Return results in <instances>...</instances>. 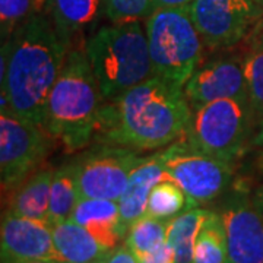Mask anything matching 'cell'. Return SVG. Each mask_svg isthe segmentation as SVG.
I'll return each mask as SVG.
<instances>
[{
  "label": "cell",
  "instance_id": "6da1fadb",
  "mask_svg": "<svg viewBox=\"0 0 263 263\" xmlns=\"http://www.w3.org/2000/svg\"><path fill=\"white\" fill-rule=\"evenodd\" d=\"M69 51L70 44L47 15L38 12L19 25L2 44V110L43 126L48 94Z\"/></svg>",
  "mask_w": 263,
  "mask_h": 263
},
{
  "label": "cell",
  "instance_id": "7a4b0ae2",
  "mask_svg": "<svg viewBox=\"0 0 263 263\" xmlns=\"http://www.w3.org/2000/svg\"><path fill=\"white\" fill-rule=\"evenodd\" d=\"M190 117L183 88L152 76L104 104L95 139L135 151L167 148L184 138Z\"/></svg>",
  "mask_w": 263,
  "mask_h": 263
},
{
  "label": "cell",
  "instance_id": "3957f363",
  "mask_svg": "<svg viewBox=\"0 0 263 263\" xmlns=\"http://www.w3.org/2000/svg\"><path fill=\"white\" fill-rule=\"evenodd\" d=\"M103 100L85 50L72 48L48 94L43 127L66 151L84 149L95 138Z\"/></svg>",
  "mask_w": 263,
  "mask_h": 263
},
{
  "label": "cell",
  "instance_id": "277c9868",
  "mask_svg": "<svg viewBox=\"0 0 263 263\" xmlns=\"http://www.w3.org/2000/svg\"><path fill=\"white\" fill-rule=\"evenodd\" d=\"M85 53L107 101L154 76L141 21L101 27L86 41Z\"/></svg>",
  "mask_w": 263,
  "mask_h": 263
},
{
  "label": "cell",
  "instance_id": "5b68a950",
  "mask_svg": "<svg viewBox=\"0 0 263 263\" xmlns=\"http://www.w3.org/2000/svg\"><path fill=\"white\" fill-rule=\"evenodd\" d=\"M154 76L184 88L202 60L203 40L189 6L157 8L145 19Z\"/></svg>",
  "mask_w": 263,
  "mask_h": 263
},
{
  "label": "cell",
  "instance_id": "8992f818",
  "mask_svg": "<svg viewBox=\"0 0 263 263\" xmlns=\"http://www.w3.org/2000/svg\"><path fill=\"white\" fill-rule=\"evenodd\" d=\"M253 120L249 101L216 100L192 110L183 139L203 154L233 162L245 149Z\"/></svg>",
  "mask_w": 263,
  "mask_h": 263
},
{
  "label": "cell",
  "instance_id": "52a82bcc",
  "mask_svg": "<svg viewBox=\"0 0 263 263\" xmlns=\"http://www.w3.org/2000/svg\"><path fill=\"white\" fill-rule=\"evenodd\" d=\"M168 180L183 189L190 208L221 196L233 177L231 162L219 160L180 139L161 151Z\"/></svg>",
  "mask_w": 263,
  "mask_h": 263
},
{
  "label": "cell",
  "instance_id": "ba28073f",
  "mask_svg": "<svg viewBox=\"0 0 263 263\" xmlns=\"http://www.w3.org/2000/svg\"><path fill=\"white\" fill-rule=\"evenodd\" d=\"M53 138L38 123L0 110V179L3 190L28 179L48 155Z\"/></svg>",
  "mask_w": 263,
  "mask_h": 263
},
{
  "label": "cell",
  "instance_id": "9c48e42d",
  "mask_svg": "<svg viewBox=\"0 0 263 263\" xmlns=\"http://www.w3.org/2000/svg\"><path fill=\"white\" fill-rule=\"evenodd\" d=\"M189 12L203 44L212 48L235 46L263 16L256 0H193Z\"/></svg>",
  "mask_w": 263,
  "mask_h": 263
},
{
  "label": "cell",
  "instance_id": "30bf717a",
  "mask_svg": "<svg viewBox=\"0 0 263 263\" xmlns=\"http://www.w3.org/2000/svg\"><path fill=\"white\" fill-rule=\"evenodd\" d=\"M141 158L135 149L101 143L75 161L81 197L119 200Z\"/></svg>",
  "mask_w": 263,
  "mask_h": 263
},
{
  "label": "cell",
  "instance_id": "8fae6325",
  "mask_svg": "<svg viewBox=\"0 0 263 263\" xmlns=\"http://www.w3.org/2000/svg\"><path fill=\"white\" fill-rule=\"evenodd\" d=\"M183 91L192 110L222 98H237L250 103L243 57H219L199 66Z\"/></svg>",
  "mask_w": 263,
  "mask_h": 263
},
{
  "label": "cell",
  "instance_id": "7c38bea8",
  "mask_svg": "<svg viewBox=\"0 0 263 263\" xmlns=\"http://www.w3.org/2000/svg\"><path fill=\"white\" fill-rule=\"evenodd\" d=\"M227 233V263H263V206L234 197L221 212Z\"/></svg>",
  "mask_w": 263,
  "mask_h": 263
},
{
  "label": "cell",
  "instance_id": "4fadbf2b",
  "mask_svg": "<svg viewBox=\"0 0 263 263\" xmlns=\"http://www.w3.org/2000/svg\"><path fill=\"white\" fill-rule=\"evenodd\" d=\"M2 263L56 259L53 230L48 222L5 212L2 218Z\"/></svg>",
  "mask_w": 263,
  "mask_h": 263
},
{
  "label": "cell",
  "instance_id": "5bb4252c",
  "mask_svg": "<svg viewBox=\"0 0 263 263\" xmlns=\"http://www.w3.org/2000/svg\"><path fill=\"white\" fill-rule=\"evenodd\" d=\"M164 180H168V176L164 168L161 151L149 157H142L132 171L126 190L117 200L120 208V227L124 237L132 224L146 214L151 192Z\"/></svg>",
  "mask_w": 263,
  "mask_h": 263
},
{
  "label": "cell",
  "instance_id": "9a60e30c",
  "mask_svg": "<svg viewBox=\"0 0 263 263\" xmlns=\"http://www.w3.org/2000/svg\"><path fill=\"white\" fill-rule=\"evenodd\" d=\"M70 221L86 228L110 250L119 246L124 237L120 227V208L117 200L81 197Z\"/></svg>",
  "mask_w": 263,
  "mask_h": 263
},
{
  "label": "cell",
  "instance_id": "2e32d148",
  "mask_svg": "<svg viewBox=\"0 0 263 263\" xmlns=\"http://www.w3.org/2000/svg\"><path fill=\"white\" fill-rule=\"evenodd\" d=\"M51 230L56 259L62 263H100L110 252L86 228L70 219L51 226Z\"/></svg>",
  "mask_w": 263,
  "mask_h": 263
},
{
  "label": "cell",
  "instance_id": "e0dca14e",
  "mask_svg": "<svg viewBox=\"0 0 263 263\" xmlns=\"http://www.w3.org/2000/svg\"><path fill=\"white\" fill-rule=\"evenodd\" d=\"M53 173L54 170L51 168L38 170L19 183L10 196L6 212L47 222Z\"/></svg>",
  "mask_w": 263,
  "mask_h": 263
},
{
  "label": "cell",
  "instance_id": "ac0fdd59",
  "mask_svg": "<svg viewBox=\"0 0 263 263\" xmlns=\"http://www.w3.org/2000/svg\"><path fill=\"white\" fill-rule=\"evenodd\" d=\"M47 5L50 18L69 44L104 15V0H47Z\"/></svg>",
  "mask_w": 263,
  "mask_h": 263
},
{
  "label": "cell",
  "instance_id": "d6986e66",
  "mask_svg": "<svg viewBox=\"0 0 263 263\" xmlns=\"http://www.w3.org/2000/svg\"><path fill=\"white\" fill-rule=\"evenodd\" d=\"M81 199L78 186L76 162H70L54 170L51 187H50V205L48 219L50 226L69 221Z\"/></svg>",
  "mask_w": 263,
  "mask_h": 263
},
{
  "label": "cell",
  "instance_id": "ffe728a7",
  "mask_svg": "<svg viewBox=\"0 0 263 263\" xmlns=\"http://www.w3.org/2000/svg\"><path fill=\"white\" fill-rule=\"evenodd\" d=\"M249 44L243 56L246 82L254 120H263V16L247 35Z\"/></svg>",
  "mask_w": 263,
  "mask_h": 263
},
{
  "label": "cell",
  "instance_id": "44dd1931",
  "mask_svg": "<svg viewBox=\"0 0 263 263\" xmlns=\"http://www.w3.org/2000/svg\"><path fill=\"white\" fill-rule=\"evenodd\" d=\"M208 212L205 209L192 208L168 221L167 241L173 249L174 263H193L197 234Z\"/></svg>",
  "mask_w": 263,
  "mask_h": 263
},
{
  "label": "cell",
  "instance_id": "7402d4cb",
  "mask_svg": "<svg viewBox=\"0 0 263 263\" xmlns=\"http://www.w3.org/2000/svg\"><path fill=\"white\" fill-rule=\"evenodd\" d=\"M193 263H227V233L221 214L208 212L197 234Z\"/></svg>",
  "mask_w": 263,
  "mask_h": 263
},
{
  "label": "cell",
  "instance_id": "603a6c76",
  "mask_svg": "<svg viewBox=\"0 0 263 263\" xmlns=\"http://www.w3.org/2000/svg\"><path fill=\"white\" fill-rule=\"evenodd\" d=\"M189 209L192 208L189 205V199L183 189L171 180H164L151 192L145 215L170 221Z\"/></svg>",
  "mask_w": 263,
  "mask_h": 263
},
{
  "label": "cell",
  "instance_id": "cb8c5ba5",
  "mask_svg": "<svg viewBox=\"0 0 263 263\" xmlns=\"http://www.w3.org/2000/svg\"><path fill=\"white\" fill-rule=\"evenodd\" d=\"M168 221L143 215L133 222L126 234V245L138 259L155 250L167 240Z\"/></svg>",
  "mask_w": 263,
  "mask_h": 263
},
{
  "label": "cell",
  "instance_id": "d4e9b609",
  "mask_svg": "<svg viewBox=\"0 0 263 263\" xmlns=\"http://www.w3.org/2000/svg\"><path fill=\"white\" fill-rule=\"evenodd\" d=\"M44 0H0L2 40L8 38L28 18L40 12ZM47 2V0H46Z\"/></svg>",
  "mask_w": 263,
  "mask_h": 263
},
{
  "label": "cell",
  "instance_id": "484cf974",
  "mask_svg": "<svg viewBox=\"0 0 263 263\" xmlns=\"http://www.w3.org/2000/svg\"><path fill=\"white\" fill-rule=\"evenodd\" d=\"M155 9L154 0H104V15L111 24L145 21Z\"/></svg>",
  "mask_w": 263,
  "mask_h": 263
},
{
  "label": "cell",
  "instance_id": "4316f807",
  "mask_svg": "<svg viewBox=\"0 0 263 263\" xmlns=\"http://www.w3.org/2000/svg\"><path fill=\"white\" fill-rule=\"evenodd\" d=\"M139 263H174V253L173 249L168 245V241L165 240L161 246H158L155 250H152L148 254L142 256L141 259H138Z\"/></svg>",
  "mask_w": 263,
  "mask_h": 263
},
{
  "label": "cell",
  "instance_id": "83f0119b",
  "mask_svg": "<svg viewBox=\"0 0 263 263\" xmlns=\"http://www.w3.org/2000/svg\"><path fill=\"white\" fill-rule=\"evenodd\" d=\"M101 263H139L138 257L127 247V245H119L111 249L107 256L104 257Z\"/></svg>",
  "mask_w": 263,
  "mask_h": 263
},
{
  "label": "cell",
  "instance_id": "f1b7e54d",
  "mask_svg": "<svg viewBox=\"0 0 263 263\" xmlns=\"http://www.w3.org/2000/svg\"><path fill=\"white\" fill-rule=\"evenodd\" d=\"M193 0H154L157 8H183L189 6Z\"/></svg>",
  "mask_w": 263,
  "mask_h": 263
},
{
  "label": "cell",
  "instance_id": "f546056e",
  "mask_svg": "<svg viewBox=\"0 0 263 263\" xmlns=\"http://www.w3.org/2000/svg\"><path fill=\"white\" fill-rule=\"evenodd\" d=\"M254 143H256L257 146L263 148V120L259 123V130H257V135H256V138H254Z\"/></svg>",
  "mask_w": 263,
  "mask_h": 263
},
{
  "label": "cell",
  "instance_id": "4dcf8cb0",
  "mask_svg": "<svg viewBox=\"0 0 263 263\" xmlns=\"http://www.w3.org/2000/svg\"><path fill=\"white\" fill-rule=\"evenodd\" d=\"M27 263H62L57 259H38V260H31V262Z\"/></svg>",
  "mask_w": 263,
  "mask_h": 263
},
{
  "label": "cell",
  "instance_id": "1f68e13d",
  "mask_svg": "<svg viewBox=\"0 0 263 263\" xmlns=\"http://www.w3.org/2000/svg\"><path fill=\"white\" fill-rule=\"evenodd\" d=\"M257 200H259V203L263 206V189L260 190V193H259V199H257Z\"/></svg>",
  "mask_w": 263,
  "mask_h": 263
},
{
  "label": "cell",
  "instance_id": "d6a6232c",
  "mask_svg": "<svg viewBox=\"0 0 263 263\" xmlns=\"http://www.w3.org/2000/svg\"><path fill=\"white\" fill-rule=\"evenodd\" d=\"M259 3H260V6H262V10H263V0H259Z\"/></svg>",
  "mask_w": 263,
  "mask_h": 263
},
{
  "label": "cell",
  "instance_id": "836d02e7",
  "mask_svg": "<svg viewBox=\"0 0 263 263\" xmlns=\"http://www.w3.org/2000/svg\"><path fill=\"white\" fill-rule=\"evenodd\" d=\"M256 2H259V0H256Z\"/></svg>",
  "mask_w": 263,
  "mask_h": 263
},
{
  "label": "cell",
  "instance_id": "e575fe53",
  "mask_svg": "<svg viewBox=\"0 0 263 263\" xmlns=\"http://www.w3.org/2000/svg\"><path fill=\"white\" fill-rule=\"evenodd\" d=\"M100 263H101V262H100Z\"/></svg>",
  "mask_w": 263,
  "mask_h": 263
}]
</instances>
